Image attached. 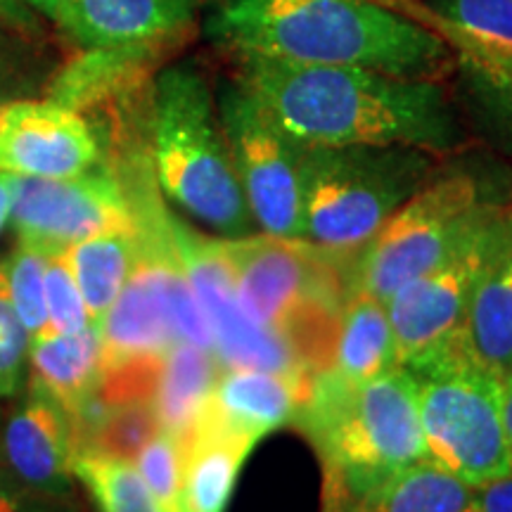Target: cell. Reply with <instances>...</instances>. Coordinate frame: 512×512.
<instances>
[{
  "instance_id": "cell-21",
  "label": "cell",
  "mask_w": 512,
  "mask_h": 512,
  "mask_svg": "<svg viewBox=\"0 0 512 512\" xmlns=\"http://www.w3.org/2000/svg\"><path fill=\"white\" fill-rule=\"evenodd\" d=\"M259 441L197 420L183 441V512H226L242 465Z\"/></svg>"
},
{
  "instance_id": "cell-17",
  "label": "cell",
  "mask_w": 512,
  "mask_h": 512,
  "mask_svg": "<svg viewBox=\"0 0 512 512\" xmlns=\"http://www.w3.org/2000/svg\"><path fill=\"white\" fill-rule=\"evenodd\" d=\"M463 337L486 368L512 375V207L498 209L486 230Z\"/></svg>"
},
{
  "instance_id": "cell-8",
  "label": "cell",
  "mask_w": 512,
  "mask_h": 512,
  "mask_svg": "<svg viewBox=\"0 0 512 512\" xmlns=\"http://www.w3.org/2000/svg\"><path fill=\"white\" fill-rule=\"evenodd\" d=\"M498 207L486 200L470 171H437L356 254L351 294L387 302L403 285L439 266Z\"/></svg>"
},
{
  "instance_id": "cell-10",
  "label": "cell",
  "mask_w": 512,
  "mask_h": 512,
  "mask_svg": "<svg viewBox=\"0 0 512 512\" xmlns=\"http://www.w3.org/2000/svg\"><path fill=\"white\" fill-rule=\"evenodd\" d=\"M216 107L256 230L275 238H304V145L285 133L238 79L221 88Z\"/></svg>"
},
{
  "instance_id": "cell-30",
  "label": "cell",
  "mask_w": 512,
  "mask_h": 512,
  "mask_svg": "<svg viewBox=\"0 0 512 512\" xmlns=\"http://www.w3.org/2000/svg\"><path fill=\"white\" fill-rule=\"evenodd\" d=\"M46 311L50 332H79L93 323L79 285L62 254L48 259L46 266Z\"/></svg>"
},
{
  "instance_id": "cell-14",
  "label": "cell",
  "mask_w": 512,
  "mask_h": 512,
  "mask_svg": "<svg viewBox=\"0 0 512 512\" xmlns=\"http://www.w3.org/2000/svg\"><path fill=\"white\" fill-rule=\"evenodd\" d=\"M100 159L93 128L62 102L0 105V171L22 178H74Z\"/></svg>"
},
{
  "instance_id": "cell-11",
  "label": "cell",
  "mask_w": 512,
  "mask_h": 512,
  "mask_svg": "<svg viewBox=\"0 0 512 512\" xmlns=\"http://www.w3.org/2000/svg\"><path fill=\"white\" fill-rule=\"evenodd\" d=\"M169 233L221 366L311 377L285 339L261 328L242 309L223 238H204L176 219H169Z\"/></svg>"
},
{
  "instance_id": "cell-36",
  "label": "cell",
  "mask_w": 512,
  "mask_h": 512,
  "mask_svg": "<svg viewBox=\"0 0 512 512\" xmlns=\"http://www.w3.org/2000/svg\"><path fill=\"white\" fill-rule=\"evenodd\" d=\"M12 197H15V176L8 171H0V233L10 223Z\"/></svg>"
},
{
  "instance_id": "cell-13",
  "label": "cell",
  "mask_w": 512,
  "mask_h": 512,
  "mask_svg": "<svg viewBox=\"0 0 512 512\" xmlns=\"http://www.w3.org/2000/svg\"><path fill=\"white\" fill-rule=\"evenodd\" d=\"M494 214L472 230L439 266L418 275L384 302L401 366L463 332L472 287L482 266L486 230Z\"/></svg>"
},
{
  "instance_id": "cell-5",
  "label": "cell",
  "mask_w": 512,
  "mask_h": 512,
  "mask_svg": "<svg viewBox=\"0 0 512 512\" xmlns=\"http://www.w3.org/2000/svg\"><path fill=\"white\" fill-rule=\"evenodd\" d=\"M152 159L164 195L183 211L223 238L254 233L214 93L190 64H174L157 76Z\"/></svg>"
},
{
  "instance_id": "cell-35",
  "label": "cell",
  "mask_w": 512,
  "mask_h": 512,
  "mask_svg": "<svg viewBox=\"0 0 512 512\" xmlns=\"http://www.w3.org/2000/svg\"><path fill=\"white\" fill-rule=\"evenodd\" d=\"M22 3L27 5L29 10L41 12L43 17L62 24L64 17H67V10H69V5H72V0H22Z\"/></svg>"
},
{
  "instance_id": "cell-23",
  "label": "cell",
  "mask_w": 512,
  "mask_h": 512,
  "mask_svg": "<svg viewBox=\"0 0 512 512\" xmlns=\"http://www.w3.org/2000/svg\"><path fill=\"white\" fill-rule=\"evenodd\" d=\"M221 370L223 366L214 351L178 342L164 358L150 399L159 427L176 434L178 439H188Z\"/></svg>"
},
{
  "instance_id": "cell-20",
  "label": "cell",
  "mask_w": 512,
  "mask_h": 512,
  "mask_svg": "<svg viewBox=\"0 0 512 512\" xmlns=\"http://www.w3.org/2000/svg\"><path fill=\"white\" fill-rule=\"evenodd\" d=\"M31 380L48 392L69 415L98 394L102 375L100 325L79 332H43L29 339Z\"/></svg>"
},
{
  "instance_id": "cell-25",
  "label": "cell",
  "mask_w": 512,
  "mask_h": 512,
  "mask_svg": "<svg viewBox=\"0 0 512 512\" xmlns=\"http://www.w3.org/2000/svg\"><path fill=\"white\" fill-rule=\"evenodd\" d=\"M349 512H479L477 489L430 458L389 479Z\"/></svg>"
},
{
  "instance_id": "cell-29",
  "label": "cell",
  "mask_w": 512,
  "mask_h": 512,
  "mask_svg": "<svg viewBox=\"0 0 512 512\" xmlns=\"http://www.w3.org/2000/svg\"><path fill=\"white\" fill-rule=\"evenodd\" d=\"M183 458V439L159 430L133 460L164 512H183Z\"/></svg>"
},
{
  "instance_id": "cell-1",
  "label": "cell",
  "mask_w": 512,
  "mask_h": 512,
  "mask_svg": "<svg viewBox=\"0 0 512 512\" xmlns=\"http://www.w3.org/2000/svg\"><path fill=\"white\" fill-rule=\"evenodd\" d=\"M238 81L302 145H406L441 157L463 143L437 79L240 57Z\"/></svg>"
},
{
  "instance_id": "cell-6",
  "label": "cell",
  "mask_w": 512,
  "mask_h": 512,
  "mask_svg": "<svg viewBox=\"0 0 512 512\" xmlns=\"http://www.w3.org/2000/svg\"><path fill=\"white\" fill-rule=\"evenodd\" d=\"M437 171V155L418 147L304 145V240L356 256Z\"/></svg>"
},
{
  "instance_id": "cell-4",
  "label": "cell",
  "mask_w": 512,
  "mask_h": 512,
  "mask_svg": "<svg viewBox=\"0 0 512 512\" xmlns=\"http://www.w3.org/2000/svg\"><path fill=\"white\" fill-rule=\"evenodd\" d=\"M223 247L247 316L285 339L311 375L328 368L351 297L349 254L266 233L223 238Z\"/></svg>"
},
{
  "instance_id": "cell-12",
  "label": "cell",
  "mask_w": 512,
  "mask_h": 512,
  "mask_svg": "<svg viewBox=\"0 0 512 512\" xmlns=\"http://www.w3.org/2000/svg\"><path fill=\"white\" fill-rule=\"evenodd\" d=\"M131 200L117 178L88 171L74 178L15 176L10 226L19 245L62 254L76 242L114 230H140Z\"/></svg>"
},
{
  "instance_id": "cell-27",
  "label": "cell",
  "mask_w": 512,
  "mask_h": 512,
  "mask_svg": "<svg viewBox=\"0 0 512 512\" xmlns=\"http://www.w3.org/2000/svg\"><path fill=\"white\" fill-rule=\"evenodd\" d=\"M162 430L157 413L150 399H133L121 403H107V411L102 415L88 441L79 448H95V451L112 453V456L136 460L150 439ZM76 448V451H79Z\"/></svg>"
},
{
  "instance_id": "cell-9",
  "label": "cell",
  "mask_w": 512,
  "mask_h": 512,
  "mask_svg": "<svg viewBox=\"0 0 512 512\" xmlns=\"http://www.w3.org/2000/svg\"><path fill=\"white\" fill-rule=\"evenodd\" d=\"M178 261L169 216L143 226V252L117 302L100 320L102 375L98 394L105 403L152 399L166 354L178 339L169 302V275Z\"/></svg>"
},
{
  "instance_id": "cell-16",
  "label": "cell",
  "mask_w": 512,
  "mask_h": 512,
  "mask_svg": "<svg viewBox=\"0 0 512 512\" xmlns=\"http://www.w3.org/2000/svg\"><path fill=\"white\" fill-rule=\"evenodd\" d=\"M204 0H72L60 27L95 53H126L181 36Z\"/></svg>"
},
{
  "instance_id": "cell-3",
  "label": "cell",
  "mask_w": 512,
  "mask_h": 512,
  "mask_svg": "<svg viewBox=\"0 0 512 512\" xmlns=\"http://www.w3.org/2000/svg\"><path fill=\"white\" fill-rule=\"evenodd\" d=\"M294 420L316 446L332 496L347 508L427 458L418 392L401 366L363 382L318 370Z\"/></svg>"
},
{
  "instance_id": "cell-19",
  "label": "cell",
  "mask_w": 512,
  "mask_h": 512,
  "mask_svg": "<svg viewBox=\"0 0 512 512\" xmlns=\"http://www.w3.org/2000/svg\"><path fill=\"white\" fill-rule=\"evenodd\" d=\"M430 29L460 62L512 88V0H422Z\"/></svg>"
},
{
  "instance_id": "cell-7",
  "label": "cell",
  "mask_w": 512,
  "mask_h": 512,
  "mask_svg": "<svg viewBox=\"0 0 512 512\" xmlns=\"http://www.w3.org/2000/svg\"><path fill=\"white\" fill-rule=\"evenodd\" d=\"M418 392L427 458L470 486L512 475L503 377L467 347L463 332L403 363Z\"/></svg>"
},
{
  "instance_id": "cell-38",
  "label": "cell",
  "mask_w": 512,
  "mask_h": 512,
  "mask_svg": "<svg viewBox=\"0 0 512 512\" xmlns=\"http://www.w3.org/2000/svg\"><path fill=\"white\" fill-rule=\"evenodd\" d=\"M503 415H505V432H508V444L512 453V375L503 380Z\"/></svg>"
},
{
  "instance_id": "cell-18",
  "label": "cell",
  "mask_w": 512,
  "mask_h": 512,
  "mask_svg": "<svg viewBox=\"0 0 512 512\" xmlns=\"http://www.w3.org/2000/svg\"><path fill=\"white\" fill-rule=\"evenodd\" d=\"M309 380L268 370L223 368L200 418L261 441L297 418Z\"/></svg>"
},
{
  "instance_id": "cell-34",
  "label": "cell",
  "mask_w": 512,
  "mask_h": 512,
  "mask_svg": "<svg viewBox=\"0 0 512 512\" xmlns=\"http://www.w3.org/2000/svg\"><path fill=\"white\" fill-rule=\"evenodd\" d=\"M0 19L17 29L34 27V10H29L22 0H0Z\"/></svg>"
},
{
  "instance_id": "cell-22",
  "label": "cell",
  "mask_w": 512,
  "mask_h": 512,
  "mask_svg": "<svg viewBox=\"0 0 512 512\" xmlns=\"http://www.w3.org/2000/svg\"><path fill=\"white\" fill-rule=\"evenodd\" d=\"M399 366V349L387 304L370 294H351L339 318L328 368L344 380L363 382Z\"/></svg>"
},
{
  "instance_id": "cell-32",
  "label": "cell",
  "mask_w": 512,
  "mask_h": 512,
  "mask_svg": "<svg viewBox=\"0 0 512 512\" xmlns=\"http://www.w3.org/2000/svg\"><path fill=\"white\" fill-rule=\"evenodd\" d=\"M479 512H512V475L475 486Z\"/></svg>"
},
{
  "instance_id": "cell-28",
  "label": "cell",
  "mask_w": 512,
  "mask_h": 512,
  "mask_svg": "<svg viewBox=\"0 0 512 512\" xmlns=\"http://www.w3.org/2000/svg\"><path fill=\"white\" fill-rule=\"evenodd\" d=\"M48 254L29 245H17L15 254L5 261L3 271L8 278L10 299L17 316L22 318L29 337L48 332L46 311V266Z\"/></svg>"
},
{
  "instance_id": "cell-31",
  "label": "cell",
  "mask_w": 512,
  "mask_h": 512,
  "mask_svg": "<svg viewBox=\"0 0 512 512\" xmlns=\"http://www.w3.org/2000/svg\"><path fill=\"white\" fill-rule=\"evenodd\" d=\"M29 332L10 299L8 278L0 266V396H15L29 361Z\"/></svg>"
},
{
  "instance_id": "cell-24",
  "label": "cell",
  "mask_w": 512,
  "mask_h": 512,
  "mask_svg": "<svg viewBox=\"0 0 512 512\" xmlns=\"http://www.w3.org/2000/svg\"><path fill=\"white\" fill-rule=\"evenodd\" d=\"M143 252V223L140 230H114L93 235L64 249L62 256L79 285L93 323H100L119 292L131 278Z\"/></svg>"
},
{
  "instance_id": "cell-15",
  "label": "cell",
  "mask_w": 512,
  "mask_h": 512,
  "mask_svg": "<svg viewBox=\"0 0 512 512\" xmlns=\"http://www.w3.org/2000/svg\"><path fill=\"white\" fill-rule=\"evenodd\" d=\"M3 467L36 496H60L72 486V415L31 382L29 394L0 434Z\"/></svg>"
},
{
  "instance_id": "cell-2",
  "label": "cell",
  "mask_w": 512,
  "mask_h": 512,
  "mask_svg": "<svg viewBox=\"0 0 512 512\" xmlns=\"http://www.w3.org/2000/svg\"><path fill=\"white\" fill-rule=\"evenodd\" d=\"M207 31L240 57L418 79H434L451 57L430 27L377 0H223Z\"/></svg>"
},
{
  "instance_id": "cell-37",
  "label": "cell",
  "mask_w": 512,
  "mask_h": 512,
  "mask_svg": "<svg viewBox=\"0 0 512 512\" xmlns=\"http://www.w3.org/2000/svg\"><path fill=\"white\" fill-rule=\"evenodd\" d=\"M377 3L387 5V8L399 10L401 15L415 19V22L422 24V17H425V5L422 0H377Z\"/></svg>"
},
{
  "instance_id": "cell-33",
  "label": "cell",
  "mask_w": 512,
  "mask_h": 512,
  "mask_svg": "<svg viewBox=\"0 0 512 512\" xmlns=\"http://www.w3.org/2000/svg\"><path fill=\"white\" fill-rule=\"evenodd\" d=\"M31 491L0 465V512H31Z\"/></svg>"
},
{
  "instance_id": "cell-26",
  "label": "cell",
  "mask_w": 512,
  "mask_h": 512,
  "mask_svg": "<svg viewBox=\"0 0 512 512\" xmlns=\"http://www.w3.org/2000/svg\"><path fill=\"white\" fill-rule=\"evenodd\" d=\"M72 475L86 486L100 512H164L133 460L79 448L72 458Z\"/></svg>"
}]
</instances>
